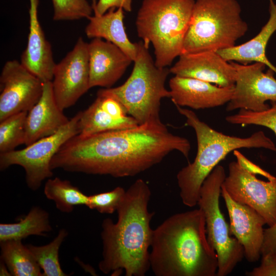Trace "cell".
Returning <instances> with one entry per match:
<instances>
[{
    "instance_id": "6da1fadb",
    "label": "cell",
    "mask_w": 276,
    "mask_h": 276,
    "mask_svg": "<svg viewBox=\"0 0 276 276\" xmlns=\"http://www.w3.org/2000/svg\"><path fill=\"white\" fill-rule=\"evenodd\" d=\"M189 141L161 124H144L131 128L77 134L66 141L52 159L51 169L71 172L134 176L159 164L170 153L188 159Z\"/></svg>"
},
{
    "instance_id": "7a4b0ae2",
    "label": "cell",
    "mask_w": 276,
    "mask_h": 276,
    "mask_svg": "<svg viewBox=\"0 0 276 276\" xmlns=\"http://www.w3.org/2000/svg\"><path fill=\"white\" fill-rule=\"evenodd\" d=\"M151 196L147 183L136 179L126 190L117 210L118 220L105 219L102 223V258L99 270L104 274L144 276L150 269L149 251L154 215L148 210Z\"/></svg>"
},
{
    "instance_id": "3957f363",
    "label": "cell",
    "mask_w": 276,
    "mask_h": 276,
    "mask_svg": "<svg viewBox=\"0 0 276 276\" xmlns=\"http://www.w3.org/2000/svg\"><path fill=\"white\" fill-rule=\"evenodd\" d=\"M150 248V269L156 276L216 275L217 256L200 208L165 220L153 229Z\"/></svg>"
},
{
    "instance_id": "277c9868",
    "label": "cell",
    "mask_w": 276,
    "mask_h": 276,
    "mask_svg": "<svg viewBox=\"0 0 276 276\" xmlns=\"http://www.w3.org/2000/svg\"><path fill=\"white\" fill-rule=\"evenodd\" d=\"M186 119V124L195 132L197 151L192 163L183 167L176 175L180 197L184 205L197 204L203 182L218 163L232 151L240 148H264L276 152L273 142L262 131L246 137L225 134L199 119L192 110L176 106Z\"/></svg>"
},
{
    "instance_id": "5b68a950",
    "label": "cell",
    "mask_w": 276,
    "mask_h": 276,
    "mask_svg": "<svg viewBox=\"0 0 276 276\" xmlns=\"http://www.w3.org/2000/svg\"><path fill=\"white\" fill-rule=\"evenodd\" d=\"M195 0H143L135 21L138 36L154 49L155 64L167 67L179 57Z\"/></svg>"
},
{
    "instance_id": "8992f818",
    "label": "cell",
    "mask_w": 276,
    "mask_h": 276,
    "mask_svg": "<svg viewBox=\"0 0 276 276\" xmlns=\"http://www.w3.org/2000/svg\"><path fill=\"white\" fill-rule=\"evenodd\" d=\"M136 57L131 75L121 85L100 90L118 100L139 125L161 124V100L170 98L165 82L170 73L168 67H158L150 55L149 46L135 42Z\"/></svg>"
},
{
    "instance_id": "52a82bcc",
    "label": "cell",
    "mask_w": 276,
    "mask_h": 276,
    "mask_svg": "<svg viewBox=\"0 0 276 276\" xmlns=\"http://www.w3.org/2000/svg\"><path fill=\"white\" fill-rule=\"evenodd\" d=\"M241 13L237 0H195L182 54L235 46L248 30Z\"/></svg>"
},
{
    "instance_id": "ba28073f",
    "label": "cell",
    "mask_w": 276,
    "mask_h": 276,
    "mask_svg": "<svg viewBox=\"0 0 276 276\" xmlns=\"http://www.w3.org/2000/svg\"><path fill=\"white\" fill-rule=\"evenodd\" d=\"M224 167L217 165L201 187L197 204L203 213L208 240L217 256V276H226L244 256L242 246L231 236L229 225L220 208L221 186L226 177Z\"/></svg>"
},
{
    "instance_id": "9c48e42d",
    "label": "cell",
    "mask_w": 276,
    "mask_h": 276,
    "mask_svg": "<svg viewBox=\"0 0 276 276\" xmlns=\"http://www.w3.org/2000/svg\"><path fill=\"white\" fill-rule=\"evenodd\" d=\"M80 116L81 111L54 134L38 140L22 149L0 153L1 170L12 165L22 167L27 186L32 191L37 190L43 180L53 176L51 163L55 154L66 141L78 134Z\"/></svg>"
},
{
    "instance_id": "30bf717a",
    "label": "cell",
    "mask_w": 276,
    "mask_h": 276,
    "mask_svg": "<svg viewBox=\"0 0 276 276\" xmlns=\"http://www.w3.org/2000/svg\"><path fill=\"white\" fill-rule=\"evenodd\" d=\"M256 175L238 161H233L222 187L234 200L254 209L271 226L276 223V176L264 181Z\"/></svg>"
},
{
    "instance_id": "8fae6325",
    "label": "cell",
    "mask_w": 276,
    "mask_h": 276,
    "mask_svg": "<svg viewBox=\"0 0 276 276\" xmlns=\"http://www.w3.org/2000/svg\"><path fill=\"white\" fill-rule=\"evenodd\" d=\"M231 62L236 70V78L227 111H261L270 107L267 101L276 102V79L272 70L269 68L264 72L266 65L260 62L243 64Z\"/></svg>"
},
{
    "instance_id": "7c38bea8",
    "label": "cell",
    "mask_w": 276,
    "mask_h": 276,
    "mask_svg": "<svg viewBox=\"0 0 276 276\" xmlns=\"http://www.w3.org/2000/svg\"><path fill=\"white\" fill-rule=\"evenodd\" d=\"M52 83L55 100L63 111L74 105L90 89L88 43L82 37L56 63Z\"/></svg>"
},
{
    "instance_id": "4fadbf2b",
    "label": "cell",
    "mask_w": 276,
    "mask_h": 276,
    "mask_svg": "<svg viewBox=\"0 0 276 276\" xmlns=\"http://www.w3.org/2000/svg\"><path fill=\"white\" fill-rule=\"evenodd\" d=\"M42 82L16 60L7 61L0 76V122L28 112L40 99Z\"/></svg>"
},
{
    "instance_id": "5bb4252c",
    "label": "cell",
    "mask_w": 276,
    "mask_h": 276,
    "mask_svg": "<svg viewBox=\"0 0 276 276\" xmlns=\"http://www.w3.org/2000/svg\"><path fill=\"white\" fill-rule=\"evenodd\" d=\"M174 76L197 79L220 87H234L236 70L217 52L181 54L169 68Z\"/></svg>"
},
{
    "instance_id": "9a60e30c",
    "label": "cell",
    "mask_w": 276,
    "mask_h": 276,
    "mask_svg": "<svg viewBox=\"0 0 276 276\" xmlns=\"http://www.w3.org/2000/svg\"><path fill=\"white\" fill-rule=\"evenodd\" d=\"M221 194L229 217L231 235L242 246L247 261L256 262L261 256L265 219L251 207L234 200L222 186Z\"/></svg>"
},
{
    "instance_id": "2e32d148",
    "label": "cell",
    "mask_w": 276,
    "mask_h": 276,
    "mask_svg": "<svg viewBox=\"0 0 276 276\" xmlns=\"http://www.w3.org/2000/svg\"><path fill=\"white\" fill-rule=\"evenodd\" d=\"M88 49L90 88L111 87L133 62L120 48L102 38H93Z\"/></svg>"
},
{
    "instance_id": "e0dca14e",
    "label": "cell",
    "mask_w": 276,
    "mask_h": 276,
    "mask_svg": "<svg viewBox=\"0 0 276 276\" xmlns=\"http://www.w3.org/2000/svg\"><path fill=\"white\" fill-rule=\"evenodd\" d=\"M170 98L175 106L194 109L222 106L231 100L234 87H223L193 78L174 76L169 81Z\"/></svg>"
},
{
    "instance_id": "ac0fdd59",
    "label": "cell",
    "mask_w": 276,
    "mask_h": 276,
    "mask_svg": "<svg viewBox=\"0 0 276 276\" xmlns=\"http://www.w3.org/2000/svg\"><path fill=\"white\" fill-rule=\"evenodd\" d=\"M30 3L29 33L20 62L42 82L52 81L56 63L51 45L46 39L38 19L39 0H30Z\"/></svg>"
},
{
    "instance_id": "d6986e66",
    "label": "cell",
    "mask_w": 276,
    "mask_h": 276,
    "mask_svg": "<svg viewBox=\"0 0 276 276\" xmlns=\"http://www.w3.org/2000/svg\"><path fill=\"white\" fill-rule=\"evenodd\" d=\"M69 120L56 103L52 81L43 82L40 99L28 112L24 144L54 134Z\"/></svg>"
},
{
    "instance_id": "ffe728a7",
    "label": "cell",
    "mask_w": 276,
    "mask_h": 276,
    "mask_svg": "<svg viewBox=\"0 0 276 276\" xmlns=\"http://www.w3.org/2000/svg\"><path fill=\"white\" fill-rule=\"evenodd\" d=\"M269 3V18L259 33L248 41L217 52L227 61H235L247 64L260 62L266 65L276 74L275 66L267 57L266 49L268 42L276 31V3L273 0Z\"/></svg>"
},
{
    "instance_id": "44dd1931",
    "label": "cell",
    "mask_w": 276,
    "mask_h": 276,
    "mask_svg": "<svg viewBox=\"0 0 276 276\" xmlns=\"http://www.w3.org/2000/svg\"><path fill=\"white\" fill-rule=\"evenodd\" d=\"M124 9L111 8L105 13L94 14L88 19L89 23L85 29L86 36L89 38H100L111 42L120 48L131 60L136 57L135 43L128 38L124 25Z\"/></svg>"
},
{
    "instance_id": "7402d4cb",
    "label": "cell",
    "mask_w": 276,
    "mask_h": 276,
    "mask_svg": "<svg viewBox=\"0 0 276 276\" xmlns=\"http://www.w3.org/2000/svg\"><path fill=\"white\" fill-rule=\"evenodd\" d=\"M138 125L137 121L130 116L123 118L115 117L103 108L96 98L86 110L81 111L78 122V134L87 136L106 131L131 128Z\"/></svg>"
},
{
    "instance_id": "603a6c76",
    "label": "cell",
    "mask_w": 276,
    "mask_h": 276,
    "mask_svg": "<svg viewBox=\"0 0 276 276\" xmlns=\"http://www.w3.org/2000/svg\"><path fill=\"white\" fill-rule=\"evenodd\" d=\"M52 229L49 213L34 206L18 222L0 224V241L22 240L31 235L45 236Z\"/></svg>"
},
{
    "instance_id": "cb8c5ba5",
    "label": "cell",
    "mask_w": 276,
    "mask_h": 276,
    "mask_svg": "<svg viewBox=\"0 0 276 276\" xmlns=\"http://www.w3.org/2000/svg\"><path fill=\"white\" fill-rule=\"evenodd\" d=\"M1 258L11 275L43 276L41 269L21 240L0 241Z\"/></svg>"
},
{
    "instance_id": "d4e9b609",
    "label": "cell",
    "mask_w": 276,
    "mask_h": 276,
    "mask_svg": "<svg viewBox=\"0 0 276 276\" xmlns=\"http://www.w3.org/2000/svg\"><path fill=\"white\" fill-rule=\"evenodd\" d=\"M44 194L47 198L54 202L58 210L65 213H71L75 206L86 205L88 196L70 181L59 177L48 179Z\"/></svg>"
},
{
    "instance_id": "484cf974",
    "label": "cell",
    "mask_w": 276,
    "mask_h": 276,
    "mask_svg": "<svg viewBox=\"0 0 276 276\" xmlns=\"http://www.w3.org/2000/svg\"><path fill=\"white\" fill-rule=\"evenodd\" d=\"M67 235V231L62 228L56 237L48 244L42 246L27 245L43 270V276L67 275L62 270L59 260L60 247Z\"/></svg>"
},
{
    "instance_id": "4316f807",
    "label": "cell",
    "mask_w": 276,
    "mask_h": 276,
    "mask_svg": "<svg viewBox=\"0 0 276 276\" xmlns=\"http://www.w3.org/2000/svg\"><path fill=\"white\" fill-rule=\"evenodd\" d=\"M27 111L14 114L0 122V153L24 144Z\"/></svg>"
},
{
    "instance_id": "83f0119b",
    "label": "cell",
    "mask_w": 276,
    "mask_h": 276,
    "mask_svg": "<svg viewBox=\"0 0 276 276\" xmlns=\"http://www.w3.org/2000/svg\"><path fill=\"white\" fill-rule=\"evenodd\" d=\"M225 120L232 124L255 125L266 127L271 130L276 135V102L261 111H252L240 109L235 114L227 116Z\"/></svg>"
},
{
    "instance_id": "f1b7e54d",
    "label": "cell",
    "mask_w": 276,
    "mask_h": 276,
    "mask_svg": "<svg viewBox=\"0 0 276 276\" xmlns=\"http://www.w3.org/2000/svg\"><path fill=\"white\" fill-rule=\"evenodd\" d=\"M54 20H73L88 18L92 15V6L87 0H52Z\"/></svg>"
},
{
    "instance_id": "f546056e",
    "label": "cell",
    "mask_w": 276,
    "mask_h": 276,
    "mask_svg": "<svg viewBox=\"0 0 276 276\" xmlns=\"http://www.w3.org/2000/svg\"><path fill=\"white\" fill-rule=\"evenodd\" d=\"M126 191L123 187L119 186L108 192L89 195L86 206L101 214H113L122 203Z\"/></svg>"
},
{
    "instance_id": "4dcf8cb0",
    "label": "cell",
    "mask_w": 276,
    "mask_h": 276,
    "mask_svg": "<svg viewBox=\"0 0 276 276\" xmlns=\"http://www.w3.org/2000/svg\"><path fill=\"white\" fill-rule=\"evenodd\" d=\"M248 276H276V253L262 256L260 265L246 272Z\"/></svg>"
},
{
    "instance_id": "1f68e13d",
    "label": "cell",
    "mask_w": 276,
    "mask_h": 276,
    "mask_svg": "<svg viewBox=\"0 0 276 276\" xmlns=\"http://www.w3.org/2000/svg\"><path fill=\"white\" fill-rule=\"evenodd\" d=\"M132 0H93L91 5L94 14L101 15L105 13L109 9L115 8H122L124 10L131 11Z\"/></svg>"
},
{
    "instance_id": "d6a6232c",
    "label": "cell",
    "mask_w": 276,
    "mask_h": 276,
    "mask_svg": "<svg viewBox=\"0 0 276 276\" xmlns=\"http://www.w3.org/2000/svg\"><path fill=\"white\" fill-rule=\"evenodd\" d=\"M276 253V223L264 229L261 256Z\"/></svg>"
}]
</instances>
